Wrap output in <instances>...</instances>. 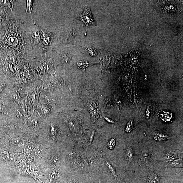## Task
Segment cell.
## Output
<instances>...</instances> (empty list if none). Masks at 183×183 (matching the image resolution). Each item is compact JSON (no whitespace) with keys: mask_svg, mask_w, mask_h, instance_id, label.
<instances>
[{"mask_svg":"<svg viewBox=\"0 0 183 183\" xmlns=\"http://www.w3.org/2000/svg\"><path fill=\"white\" fill-rule=\"evenodd\" d=\"M81 19L87 27L86 34L87 32V29L88 26L90 25H96L95 21L92 17L90 9L88 7H86L84 11H83L81 15Z\"/></svg>","mask_w":183,"mask_h":183,"instance_id":"6da1fadb","label":"cell"},{"mask_svg":"<svg viewBox=\"0 0 183 183\" xmlns=\"http://www.w3.org/2000/svg\"><path fill=\"white\" fill-rule=\"evenodd\" d=\"M153 137L155 140L158 141H164L171 138V137L166 134L158 132L154 133Z\"/></svg>","mask_w":183,"mask_h":183,"instance_id":"7a4b0ae2","label":"cell"},{"mask_svg":"<svg viewBox=\"0 0 183 183\" xmlns=\"http://www.w3.org/2000/svg\"><path fill=\"white\" fill-rule=\"evenodd\" d=\"M165 167L183 168L182 159L180 158H178L172 161L171 162L168 163V164L165 166Z\"/></svg>","mask_w":183,"mask_h":183,"instance_id":"3957f363","label":"cell"},{"mask_svg":"<svg viewBox=\"0 0 183 183\" xmlns=\"http://www.w3.org/2000/svg\"><path fill=\"white\" fill-rule=\"evenodd\" d=\"M177 152L176 151H171L168 152L166 154L165 156V158L166 162L168 163L171 162L175 159L179 158L177 154Z\"/></svg>","mask_w":183,"mask_h":183,"instance_id":"277c9868","label":"cell"},{"mask_svg":"<svg viewBox=\"0 0 183 183\" xmlns=\"http://www.w3.org/2000/svg\"><path fill=\"white\" fill-rule=\"evenodd\" d=\"M159 115L162 120L166 121H170L172 117V115L171 113L164 111H162L159 112Z\"/></svg>","mask_w":183,"mask_h":183,"instance_id":"5b68a950","label":"cell"},{"mask_svg":"<svg viewBox=\"0 0 183 183\" xmlns=\"http://www.w3.org/2000/svg\"><path fill=\"white\" fill-rule=\"evenodd\" d=\"M126 157L127 159L130 162H132L134 158V154L133 150L129 148L127 150L126 152Z\"/></svg>","mask_w":183,"mask_h":183,"instance_id":"8992f818","label":"cell"},{"mask_svg":"<svg viewBox=\"0 0 183 183\" xmlns=\"http://www.w3.org/2000/svg\"><path fill=\"white\" fill-rule=\"evenodd\" d=\"M150 183H158L159 178L158 176L154 173L151 174L149 177Z\"/></svg>","mask_w":183,"mask_h":183,"instance_id":"52a82bcc","label":"cell"},{"mask_svg":"<svg viewBox=\"0 0 183 183\" xmlns=\"http://www.w3.org/2000/svg\"><path fill=\"white\" fill-rule=\"evenodd\" d=\"M27 8L26 9V14H27V12L28 11L30 13L31 15V17L32 18V11L33 7V6L32 3L33 2V1H27Z\"/></svg>","mask_w":183,"mask_h":183,"instance_id":"ba28073f","label":"cell"},{"mask_svg":"<svg viewBox=\"0 0 183 183\" xmlns=\"http://www.w3.org/2000/svg\"><path fill=\"white\" fill-rule=\"evenodd\" d=\"M133 122L132 120H130L126 126L125 131L126 133H128L131 132L133 128Z\"/></svg>","mask_w":183,"mask_h":183,"instance_id":"9c48e42d","label":"cell"},{"mask_svg":"<svg viewBox=\"0 0 183 183\" xmlns=\"http://www.w3.org/2000/svg\"><path fill=\"white\" fill-rule=\"evenodd\" d=\"M116 145V141L115 139L112 138L108 141L107 143V146L108 148L110 150H113Z\"/></svg>","mask_w":183,"mask_h":183,"instance_id":"30bf717a","label":"cell"},{"mask_svg":"<svg viewBox=\"0 0 183 183\" xmlns=\"http://www.w3.org/2000/svg\"><path fill=\"white\" fill-rule=\"evenodd\" d=\"M106 165L107 166H108V168L111 173L112 175H113L114 177H117L116 174L115 170L114 168L112 166L111 164H110L108 162H106Z\"/></svg>","mask_w":183,"mask_h":183,"instance_id":"8fae6325","label":"cell"},{"mask_svg":"<svg viewBox=\"0 0 183 183\" xmlns=\"http://www.w3.org/2000/svg\"><path fill=\"white\" fill-rule=\"evenodd\" d=\"M94 136V132L93 131L92 132V133L91 134V135L90 140L89 141V145L90 144H91V143L92 142V140H93V138Z\"/></svg>","mask_w":183,"mask_h":183,"instance_id":"7c38bea8","label":"cell"},{"mask_svg":"<svg viewBox=\"0 0 183 183\" xmlns=\"http://www.w3.org/2000/svg\"><path fill=\"white\" fill-rule=\"evenodd\" d=\"M104 118L105 119H106V121H107L108 122L111 123H114V122L113 120H111V119L105 117Z\"/></svg>","mask_w":183,"mask_h":183,"instance_id":"4fadbf2b","label":"cell"},{"mask_svg":"<svg viewBox=\"0 0 183 183\" xmlns=\"http://www.w3.org/2000/svg\"><path fill=\"white\" fill-rule=\"evenodd\" d=\"M69 183H74L72 182H69Z\"/></svg>","mask_w":183,"mask_h":183,"instance_id":"5bb4252c","label":"cell"}]
</instances>
